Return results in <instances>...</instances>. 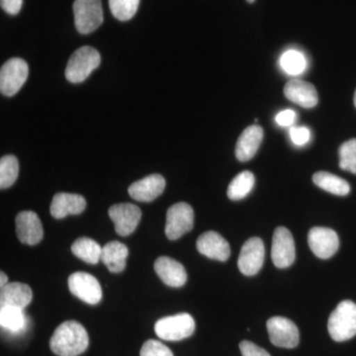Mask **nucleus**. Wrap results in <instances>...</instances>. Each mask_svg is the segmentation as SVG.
I'll return each mask as SVG.
<instances>
[{"instance_id":"nucleus-21","label":"nucleus","mask_w":356,"mask_h":356,"mask_svg":"<svg viewBox=\"0 0 356 356\" xmlns=\"http://www.w3.org/2000/svg\"><path fill=\"white\" fill-rule=\"evenodd\" d=\"M32 299V289L27 284L13 282L1 288V294H0L1 307H15L23 310L31 303Z\"/></svg>"},{"instance_id":"nucleus-23","label":"nucleus","mask_w":356,"mask_h":356,"mask_svg":"<svg viewBox=\"0 0 356 356\" xmlns=\"http://www.w3.org/2000/svg\"><path fill=\"white\" fill-rule=\"evenodd\" d=\"M314 184L323 191L334 195L346 196L350 192V185L343 178L327 172H316L313 175Z\"/></svg>"},{"instance_id":"nucleus-33","label":"nucleus","mask_w":356,"mask_h":356,"mask_svg":"<svg viewBox=\"0 0 356 356\" xmlns=\"http://www.w3.org/2000/svg\"><path fill=\"white\" fill-rule=\"evenodd\" d=\"M290 138L297 146H304L310 139V131L306 127H292L290 129Z\"/></svg>"},{"instance_id":"nucleus-27","label":"nucleus","mask_w":356,"mask_h":356,"mask_svg":"<svg viewBox=\"0 0 356 356\" xmlns=\"http://www.w3.org/2000/svg\"><path fill=\"white\" fill-rule=\"evenodd\" d=\"M19 173L18 159L13 154L0 159V188L6 189L15 184Z\"/></svg>"},{"instance_id":"nucleus-35","label":"nucleus","mask_w":356,"mask_h":356,"mask_svg":"<svg viewBox=\"0 0 356 356\" xmlns=\"http://www.w3.org/2000/svg\"><path fill=\"white\" fill-rule=\"evenodd\" d=\"M0 4L9 15H17L22 8L23 0H0Z\"/></svg>"},{"instance_id":"nucleus-13","label":"nucleus","mask_w":356,"mask_h":356,"mask_svg":"<svg viewBox=\"0 0 356 356\" xmlns=\"http://www.w3.org/2000/svg\"><path fill=\"white\" fill-rule=\"evenodd\" d=\"M308 243L313 254L322 259L332 257L339 248V236L336 232L324 227H314L310 229Z\"/></svg>"},{"instance_id":"nucleus-26","label":"nucleus","mask_w":356,"mask_h":356,"mask_svg":"<svg viewBox=\"0 0 356 356\" xmlns=\"http://www.w3.org/2000/svg\"><path fill=\"white\" fill-rule=\"evenodd\" d=\"M0 324L3 329L11 332H19L24 329L26 318L23 310L15 307H1Z\"/></svg>"},{"instance_id":"nucleus-20","label":"nucleus","mask_w":356,"mask_h":356,"mask_svg":"<svg viewBox=\"0 0 356 356\" xmlns=\"http://www.w3.org/2000/svg\"><path fill=\"white\" fill-rule=\"evenodd\" d=\"M264 140V129L259 125L248 126L238 138L236 146V156L240 161H248L257 154Z\"/></svg>"},{"instance_id":"nucleus-1","label":"nucleus","mask_w":356,"mask_h":356,"mask_svg":"<svg viewBox=\"0 0 356 356\" xmlns=\"http://www.w3.org/2000/svg\"><path fill=\"white\" fill-rule=\"evenodd\" d=\"M89 337L83 325L67 321L58 325L51 337L50 348L58 356H77L88 348Z\"/></svg>"},{"instance_id":"nucleus-16","label":"nucleus","mask_w":356,"mask_h":356,"mask_svg":"<svg viewBox=\"0 0 356 356\" xmlns=\"http://www.w3.org/2000/svg\"><path fill=\"white\" fill-rule=\"evenodd\" d=\"M196 248L201 254L215 261H228L231 255L229 243L214 231L206 232L199 236Z\"/></svg>"},{"instance_id":"nucleus-38","label":"nucleus","mask_w":356,"mask_h":356,"mask_svg":"<svg viewBox=\"0 0 356 356\" xmlns=\"http://www.w3.org/2000/svg\"><path fill=\"white\" fill-rule=\"evenodd\" d=\"M248 2H250V3H252V2L254 1V0H247Z\"/></svg>"},{"instance_id":"nucleus-37","label":"nucleus","mask_w":356,"mask_h":356,"mask_svg":"<svg viewBox=\"0 0 356 356\" xmlns=\"http://www.w3.org/2000/svg\"><path fill=\"white\" fill-rule=\"evenodd\" d=\"M355 105L356 107V90H355Z\"/></svg>"},{"instance_id":"nucleus-7","label":"nucleus","mask_w":356,"mask_h":356,"mask_svg":"<svg viewBox=\"0 0 356 356\" xmlns=\"http://www.w3.org/2000/svg\"><path fill=\"white\" fill-rule=\"evenodd\" d=\"M194 226V211L189 204L180 202L172 205L166 213L165 236L175 241L191 232Z\"/></svg>"},{"instance_id":"nucleus-19","label":"nucleus","mask_w":356,"mask_h":356,"mask_svg":"<svg viewBox=\"0 0 356 356\" xmlns=\"http://www.w3.org/2000/svg\"><path fill=\"white\" fill-rule=\"evenodd\" d=\"M284 95L290 102L303 108H313L318 102L315 86L302 79H294L288 81L284 88Z\"/></svg>"},{"instance_id":"nucleus-17","label":"nucleus","mask_w":356,"mask_h":356,"mask_svg":"<svg viewBox=\"0 0 356 356\" xmlns=\"http://www.w3.org/2000/svg\"><path fill=\"white\" fill-rule=\"evenodd\" d=\"M154 271L165 284L170 287L184 286L187 281L184 266L172 257H161L154 261Z\"/></svg>"},{"instance_id":"nucleus-24","label":"nucleus","mask_w":356,"mask_h":356,"mask_svg":"<svg viewBox=\"0 0 356 356\" xmlns=\"http://www.w3.org/2000/svg\"><path fill=\"white\" fill-rule=\"evenodd\" d=\"M72 254L81 261L96 264L102 261V248L92 238H79L72 245Z\"/></svg>"},{"instance_id":"nucleus-36","label":"nucleus","mask_w":356,"mask_h":356,"mask_svg":"<svg viewBox=\"0 0 356 356\" xmlns=\"http://www.w3.org/2000/svg\"><path fill=\"white\" fill-rule=\"evenodd\" d=\"M0 275H1V277H0V286L4 287L7 284V281H8V277H7V275L6 273H3V271H1V273H0Z\"/></svg>"},{"instance_id":"nucleus-11","label":"nucleus","mask_w":356,"mask_h":356,"mask_svg":"<svg viewBox=\"0 0 356 356\" xmlns=\"http://www.w3.org/2000/svg\"><path fill=\"white\" fill-rule=\"evenodd\" d=\"M110 219L114 222L115 231L121 236L134 233L140 221L142 211L131 203L115 204L108 211Z\"/></svg>"},{"instance_id":"nucleus-12","label":"nucleus","mask_w":356,"mask_h":356,"mask_svg":"<svg viewBox=\"0 0 356 356\" xmlns=\"http://www.w3.org/2000/svg\"><path fill=\"white\" fill-rule=\"evenodd\" d=\"M266 257V248L259 238H250L243 245L238 257V266L247 276L255 275L261 270Z\"/></svg>"},{"instance_id":"nucleus-22","label":"nucleus","mask_w":356,"mask_h":356,"mask_svg":"<svg viewBox=\"0 0 356 356\" xmlns=\"http://www.w3.org/2000/svg\"><path fill=\"white\" fill-rule=\"evenodd\" d=\"M129 255L127 245L120 242H110L102 247V261L110 273H119L125 269Z\"/></svg>"},{"instance_id":"nucleus-29","label":"nucleus","mask_w":356,"mask_h":356,"mask_svg":"<svg viewBox=\"0 0 356 356\" xmlns=\"http://www.w3.org/2000/svg\"><path fill=\"white\" fill-rule=\"evenodd\" d=\"M281 67L291 76H297L306 69V58L299 51L290 50L283 54L280 58Z\"/></svg>"},{"instance_id":"nucleus-10","label":"nucleus","mask_w":356,"mask_h":356,"mask_svg":"<svg viewBox=\"0 0 356 356\" xmlns=\"http://www.w3.org/2000/svg\"><path fill=\"white\" fill-rule=\"evenodd\" d=\"M69 289L72 295L90 305H96L102 299L100 283L89 273H72L69 277Z\"/></svg>"},{"instance_id":"nucleus-25","label":"nucleus","mask_w":356,"mask_h":356,"mask_svg":"<svg viewBox=\"0 0 356 356\" xmlns=\"http://www.w3.org/2000/svg\"><path fill=\"white\" fill-rule=\"evenodd\" d=\"M254 173L248 170L238 173L229 185L228 197L234 201L242 200L254 188Z\"/></svg>"},{"instance_id":"nucleus-31","label":"nucleus","mask_w":356,"mask_h":356,"mask_svg":"<svg viewBox=\"0 0 356 356\" xmlns=\"http://www.w3.org/2000/svg\"><path fill=\"white\" fill-rule=\"evenodd\" d=\"M140 356H173L172 351L159 341L149 339L143 344Z\"/></svg>"},{"instance_id":"nucleus-2","label":"nucleus","mask_w":356,"mask_h":356,"mask_svg":"<svg viewBox=\"0 0 356 356\" xmlns=\"http://www.w3.org/2000/svg\"><path fill=\"white\" fill-rule=\"evenodd\" d=\"M330 336L334 341H346L356 336V304L350 300L341 302L327 322Z\"/></svg>"},{"instance_id":"nucleus-9","label":"nucleus","mask_w":356,"mask_h":356,"mask_svg":"<svg viewBox=\"0 0 356 356\" xmlns=\"http://www.w3.org/2000/svg\"><path fill=\"white\" fill-rule=\"evenodd\" d=\"M296 257L294 238L289 229L278 227L274 231L271 259L277 268H287L291 266Z\"/></svg>"},{"instance_id":"nucleus-3","label":"nucleus","mask_w":356,"mask_h":356,"mask_svg":"<svg viewBox=\"0 0 356 356\" xmlns=\"http://www.w3.org/2000/svg\"><path fill=\"white\" fill-rule=\"evenodd\" d=\"M100 62L102 57L97 50L92 47H81L70 56L65 69V77L72 83H83L99 67Z\"/></svg>"},{"instance_id":"nucleus-32","label":"nucleus","mask_w":356,"mask_h":356,"mask_svg":"<svg viewBox=\"0 0 356 356\" xmlns=\"http://www.w3.org/2000/svg\"><path fill=\"white\" fill-rule=\"evenodd\" d=\"M240 350L243 356H270L266 350L252 341H243L240 343Z\"/></svg>"},{"instance_id":"nucleus-8","label":"nucleus","mask_w":356,"mask_h":356,"mask_svg":"<svg viewBox=\"0 0 356 356\" xmlns=\"http://www.w3.org/2000/svg\"><path fill=\"white\" fill-rule=\"evenodd\" d=\"M271 343L278 348H294L299 344V330L289 318L273 317L267 321Z\"/></svg>"},{"instance_id":"nucleus-28","label":"nucleus","mask_w":356,"mask_h":356,"mask_svg":"<svg viewBox=\"0 0 356 356\" xmlns=\"http://www.w3.org/2000/svg\"><path fill=\"white\" fill-rule=\"evenodd\" d=\"M140 0H109L110 10L116 19H132L139 8Z\"/></svg>"},{"instance_id":"nucleus-6","label":"nucleus","mask_w":356,"mask_h":356,"mask_svg":"<svg viewBox=\"0 0 356 356\" xmlns=\"http://www.w3.org/2000/svg\"><path fill=\"white\" fill-rule=\"evenodd\" d=\"M29 76V67L23 58H13L0 70V91L6 96L15 95L24 86Z\"/></svg>"},{"instance_id":"nucleus-14","label":"nucleus","mask_w":356,"mask_h":356,"mask_svg":"<svg viewBox=\"0 0 356 356\" xmlns=\"http://www.w3.org/2000/svg\"><path fill=\"white\" fill-rule=\"evenodd\" d=\"M16 233L18 240L28 245L41 242L44 236L43 226L38 215L32 211H24L16 217Z\"/></svg>"},{"instance_id":"nucleus-30","label":"nucleus","mask_w":356,"mask_h":356,"mask_svg":"<svg viewBox=\"0 0 356 356\" xmlns=\"http://www.w3.org/2000/svg\"><path fill=\"white\" fill-rule=\"evenodd\" d=\"M339 168L356 175V139L344 142L339 149Z\"/></svg>"},{"instance_id":"nucleus-18","label":"nucleus","mask_w":356,"mask_h":356,"mask_svg":"<svg viewBox=\"0 0 356 356\" xmlns=\"http://www.w3.org/2000/svg\"><path fill=\"white\" fill-rule=\"evenodd\" d=\"M86 208V201L79 194L60 192L54 196L50 212L55 219L60 220L69 215H79Z\"/></svg>"},{"instance_id":"nucleus-15","label":"nucleus","mask_w":356,"mask_h":356,"mask_svg":"<svg viewBox=\"0 0 356 356\" xmlns=\"http://www.w3.org/2000/svg\"><path fill=\"white\" fill-rule=\"evenodd\" d=\"M165 188V179L161 175H151L134 182L129 187V195L139 202H152L161 196Z\"/></svg>"},{"instance_id":"nucleus-34","label":"nucleus","mask_w":356,"mask_h":356,"mask_svg":"<svg viewBox=\"0 0 356 356\" xmlns=\"http://www.w3.org/2000/svg\"><path fill=\"white\" fill-rule=\"evenodd\" d=\"M295 119H296V113L291 109L281 111L276 115L275 117L276 123H277L278 125L282 126V127L291 126L292 124L294 123Z\"/></svg>"},{"instance_id":"nucleus-4","label":"nucleus","mask_w":356,"mask_h":356,"mask_svg":"<svg viewBox=\"0 0 356 356\" xmlns=\"http://www.w3.org/2000/svg\"><path fill=\"white\" fill-rule=\"evenodd\" d=\"M195 331V321L187 313L159 318L154 325V332L163 341H178L187 339Z\"/></svg>"},{"instance_id":"nucleus-5","label":"nucleus","mask_w":356,"mask_h":356,"mask_svg":"<svg viewBox=\"0 0 356 356\" xmlns=\"http://www.w3.org/2000/svg\"><path fill=\"white\" fill-rule=\"evenodd\" d=\"M74 25L81 34H90L102 26V0H74Z\"/></svg>"}]
</instances>
